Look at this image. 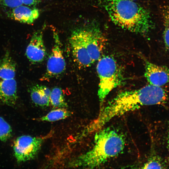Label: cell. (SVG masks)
Masks as SVG:
<instances>
[{
    "label": "cell",
    "mask_w": 169,
    "mask_h": 169,
    "mask_svg": "<svg viewBox=\"0 0 169 169\" xmlns=\"http://www.w3.org/2000/svg\"><path fill=\"white\" fill-rule=\"evenodd\" d=\"M96 70L99 79L98 95L101 108L109 93L123 83L124 77L120 67L110 56L105 55L100 58Z\"/></svg>",
    "instance_id": "4"
},
{
    "label": "cell",
    "mask_w": 169,
    "mask_h": 169,
    "mask_svg": "<svg viewBox=\"0 0 169 169\" xmlns=\"http://www.w3.org/2000/svg\"><path fill=\"white\" fill-rule=\"evenodd\" d=\"M161 13L164 26V42L166 49L169 52V2L162 6Z\"/></svg>",
    "instance_id": "17"
},
{
    "label": "cell",
    "mask_w": 169,
    "mask_h": 169,
    "mask_svg": "<svg viewBox=\"0 0 169 169\" xmlns=\"http://www.w3.org/2000/svg\"><path fill=\"white\" fill-rule=\"evenodd\" d=\"M49 136L33 137L23 135L18 137L14 141L13 146L14 155L17 161L23 162L34 158Z\"/></svg>",
    "instance_id": "5"
},
{
    "label": "cell",
    "mask_w": 169,
    "mask_h": 169,
    "mask_svg": "<svg viewBox=\"0 0 169 169\" xmlns=\"http://www.w3.org/2000/svg\"><path fill=\"white\" fill-rule=\"evenodd\" d=\"M17 83L14 79L0 78V100L8 106L14 105L17 101Z\"/></svg>",
    "instance_id": "12"
},
{
    "label": "cell",
    "mask_w": 169,
    "mask_h": 169,
    "mask_svg": "<svg viewBox=\"0 0 169 169\" xmlns=\"http://www.w3.org/2000/svg\"><path fill=\"white\" fill-rule=\"evenodd\" d=\"M71 115V112L64 108H58L50 111L39 120L43 121L53 122L65 119Z\"/></svg>",
    "instance_id": "15"
},
{
    "label": "cell",
    "mask_w": 169,
    "mask_h": 169,
    "mask_svg": "<svg viewBox=\"0 0 169 169\" xmlns=\"http://www.w3.org/2000/svg\"><path fill=\"white\" fill-rule=\"evenodd\" d=\"M50 104L54 108H65L67 106L63 92L61 88L55 87L51 91Z\"/></svg>",
    "instance_id": "16"
},
{
    "label": "cell",
    "mask_w": 169,
    "mask_h": 169,
    "mask_svg": "<svg viewBox=\"0 0 169 169\" xmlns=\"http://www.w3.org/2000/svg\"><path fill=\"white\" fill-rule=\"evenodd\" d=\"M23 4L28 6H34L39 3L41 0H22Z\"/></svg>",
    "instance_id": "21"
},
{
    "label": "cell",
    "mask_w": 169,
    "mask_h": 169,
    "mask_svg": "<svg viewBox=\"0 0 169 169\" xmlns=\"http://www.w3.org/2000/svg\"><path fill=\"white\" fill-rule=\"evenodd\" d=\"M83 30L87 50L93 63L100 58L106 39L100 30L95 27H88Z\"/></svg>",
    "instance_id": "8"
},
{
    "label": "cell",
    "mask_w": 169,
    "mask_h": 169,
    "mask_svg": "<svg viewBox=\"0 0 169 169\" xmlns=\"http://www.w3.org/2000/svg\"><path fill=\"white\" fill-rule=\"evenodd\" d=\"M103 6L115 25L129 31L145 34L152 28L149 12L132 0H103Z\"/></svg>",
    "instance_id": "3"
},
{
    "label": "cell",
    "mask_w": 169,
    "mask_h": 169,
    "mask_svg": "<svg viewBox=\"0 0 169 169\" xmlns=\"http://www.w3.org/2000/svg\"><path fill=\"white\" fill-rule=\"evenodd\" d=\"M51 91L46 86L36 85L30 89L31 100L35 105L41 107L47 106L50 104Z\"/></svg>",
    "instance_id": "13"
},
{
    "label": "cell",
    "mask_w": 169,
    "mask_h": 169,
    "mask_svg": "<svg viewBox=\"0 0 169 169\" xmlns=\"http://www.w3.org/2000/svg\"><path fill=\"white\" fill-rule=\"evenodd\" d=\"M54 45L49 56L46 69L40 80L48 81L63 73L66 69V63L61 43L57 33L54 32Z\"/></svg>",
    "instance_id": "6"
},
{
    "label": "cell",
    "mask_w": 169,
    "mask_h": 169,
    "mask_svg": "<svg viewBox=\"0 0 169 169\" xmlns=\"http://www.w3.org/2000/svg\"><path fill=\"white\" fill-rule=\"evenodd\" d=\"M2 5L11 8H13L22 5V0H0Z\"/></svg>",
    "instance_id": "20"
},
{
    "label": "cell",
    "mask_w": 169,
    "mask_h": 169,
    "mask_svg": "<svg viewBox=\"0 0 169 169\" xmlns=\"http://www.w3.org/2000/svg\"><path fill=\"white\" fill-rule=\"evenodd\" d=\"M69 43L74 59L80 68L87 67L93 64L86 48L83 29L73 31Z\"/></svg>",
    "instance_id": "7"
},
{
    "label": "cell",
    "mask_w": 169,
    "mask_h": 169,
    "mask_svg": "<svg viewBox=\"0 0 169 169\" xmlns=\"http://www.w3.org/2000/svg\"></svg>",
    "instance_id": "23"
},
{
    "label": "cell",
    "mask_w": 169,
    "mask_h": 169,
    "mask_svg": "<svg viewBox=\"0 0 169 169\" xmlns=\"http://www.w3.org/2000/svg\"><path fill=\"white\" fill-rule=\"evenodd\" d=\"M16 72V64L9 52L7 51L0 63V78L3 79H14Z\"/></svg>",
    "instance_id": "14"
},
{
    "label": "cell",
    "mask_w": 169,
    "mask_h": 169,
    "mask_svg": "<svg viewBox=\"0 0 169 169\" xmlns=\"http://www.w3.org/2000/svg\"><path fill=\"white\" fill-rule=\"evenodd\" d=\"M12 130L10 125L0 116V140L6 141L11 136Z\"/></svg>",
    "instance_id": "18"
},
{
    "label": "cell",
    "mask_w": 169,
    "mask_h": 169,
    "mask_svg": "<svg viewBox=\"0 0 169 169\" xmlns=\"http://www.w3.org/2000/svg\"><path fill=\"white\" fill-rule=\"evenodd\" d=\"M97 131L92 148L70 161L69 166L95 168L118 156L123 151L125 140L120 133L110 128L101 129Z\"/></svg>",
    "instance_id": "2"
},
{
    "label": "cell",
    "mask_w": 169,
    "mask_h": 169,
    "mask_svg": "<svg viewBox=\"0 0 169 169\" xmlns=\"http://www.w3.org/2000/svg\"><path fill=\"white\" fill-rule=\"evenodd\" d=\"M144 76L149 84L161 86L169 82V69L157 65L144 58Z\"/></svg>",
    "instance_id": "10"
},
{
    "label": "cell",
    "mask_w": 169,
    "mask_h": 169,
    "mask_svg": "<svg viewBox=\"0 0 169 169\" xmlns=\"http://www.w3.org/2000/svg\"><path fill=\"white\" fill-rule=\"evenodd\" d=\"M10 18L19 22L31 24L32 23L39 15V10L21 5L13 8L7 12Z\"/></svg>",
    "instance_id": "11"
},
{
    "label": "cell",
    "mask_w": 169,
    "mask_h": 169,
    "mask_svg": "<svg viewBox=\"0 0 169 169\" xmlns=\"http://www.w3.org/2000/svg\"><path fill=\"white\" fill-rule=\"evenodd\" d=\"M25 54L29 61L33 64L39 63L44 60L47 51L42 30H38L33 33L26 48Z\"/></svg>",
    "instance_id": "9"
},
{
    "label": "cell",
    "mask_w": 169,
    "mask_h": 169,
    "mask_svg": "<svg viewBox=\"0 0 169 169\" xmlns=\"http://www.w3.org/2000/svg\"><path fill=\"white\" fill-rule=\"evenodd\" d=\"M168 151L169 152V139L168 142Z\"/></svg>",
    "instance_id": "22"
},
{
    "label": "cell",
    "mask_w": 169,
    "mask_h": 169,
    "mask_svg": "<svg viewBox=\"0 0 169 169\" xmlns=\"http://www.w3.org/2000/svg\"><path fill=\"white\" fill-rule=\"evenodd\" d=\"M165 165L160 158L153 156L149 159L142 166L143 169L164 168Z\"/></svg>",
    "instance_id": "19"
},
{
    "label": "cell",
    "mask_w": 169,
    "mask_h": 169,
    "mask_svg": "<svg viewBox=\"0 0 169 169\" xmlns=\"http://www.w3.org/2000/svg\"><path fill=\"white\" fill-rule=\"evenodd\" d=\"M168 96L161 86L149 84L141 88L121 92L102 107L97 117L89 125L92 132L103 128L113 118L146 105L165 103Z\"/></svg>",
    "instance_id": "1"
}]
</instances>
